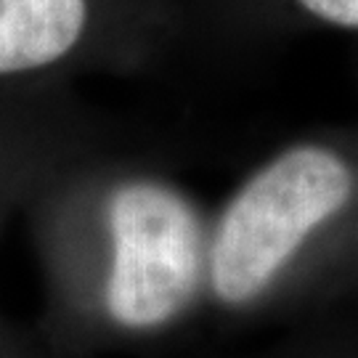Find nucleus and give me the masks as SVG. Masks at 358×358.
I'll return each mask as SVG.
<instances>
[{"label":"nucleus","mask_w":358,"mask_h":358,"mask_svg":"<svg viewBox=\"0 0 358 358\" xmlns=\"http://www.w3.org/2000/svg\"><path fill=\"white\" fill-rule=\"evenodd\" d=\"M358 282V120L279 143L205 213L202 321L292 313Z\"/></svg>","instance_id":"f03ea898"},{"label":"nucleus","mask_w":358,"mask_h":358,"mask_svg":"<svg viewBox=\"0 0 358 358\" xmlns=\"http://www.w3.org/2000/svg\"><path fill=\"white\" fill-rule=\"evenodd\" d=\"M109 136L77 88L0 93V236L59 167Z\"/></svg>","instance_id":"20e7f679"},{"label":"nucleus","mask_w":358,"mask_h":358,"mask_svg":"<svg viewBox=\"0 0 358 358\" xmlns=\"http://www.w3.org/2000/svg\"><path fill=\"white\" fill-rule=\"evenodd\" d=\"M186 43L180 0H0V93L141 77Z\"/></svg>","instance_id":"7ed1b4c3"},{"label":"nucleus","mask_w":358,"mask_h":358,"mask_svg":"<svg viewBox=\"0 0 358 358\" xmlns=\"http://www.w3.org/2000/svg\"><path fill=\"white\" fill-rule=\"evenodd\" d=\"M263 358H358V345L340 337H316V340H294L266 353Z\"/></svg>","instance_id":"423d86ee"},{"label":"nucleus","mask_w":358,"mask_h":358,"mask_svg":"<svg viewBox=\"0 0 358 358\" xmlns=\"http://www.w3.org/2000/svg\"><path fill=\"white\" fill-rule=\"evenodd\" d=\"M186 40L260 43L303 32L358 38V0H180Z\"/></svg>","instance_id":"39448f33"},{"label":"nucleus","mask_w":358,"mask_h":358,"mask_svg":"<svg viewBox=\"0 0 358 358\" xmlns=\"http://www.w3.org/2000/svg\"><path fill=\"white\" fill-rule=\"evenodd\" d=\"M207 199L146 152L109 138L27 202V239L69 329L154 340L202 321Z\"/></svg>","instance_id":"f257e3e1"}]
</instances>
